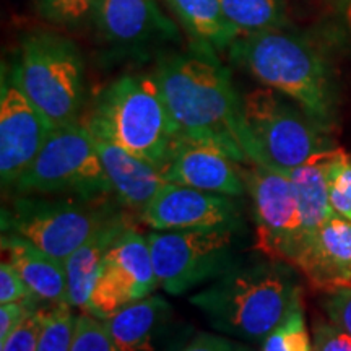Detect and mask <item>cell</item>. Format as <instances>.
I'll list each match as a JSON object with an SVG mask.
<instances>
[{"label": "cell", "instance_id": "obj_1", "mask_svg": "<svg viewBox=\"0 0 351 351\" xmlns=\"http://www.w3.org/2000/svg\"><path fill=\"white\" fill-rule=\"evenodd\" d=\"M155 78L179 137L213 145L236 163L257 165L243 96L213 47L195 43L189 52L160 57Z\"/></svg>", "mask_w": 351, "mask_h": 351}, {"label": "cell", "instance_id": "obj_2", "mask_svg": "<svg viewBox=\"0 0 351 351\" xmlns=\"http://www.w3.org/2000/svg\"><path fill=\"white\" fill-rule=\"evenodd\" d=\"M230 56L258 83L295 101L330 132L339 96L332 67L317 43L285 26L241 34L230 46Z\"/></svg>", "mask_w": 351, "mask_h": 351}, {"label": "cell", "instance_id": "obj_3", "mask_svg": "<svg viewBox=\"0 0 351 351\" xmlns=\"http://www.w3.org/2000/svg\"><path fill=\"white\" fill-rule=\"evenodd\" d=\"M212 327L249 341H263L298 304L301 289L285 262L236 265L191 296Z\"/></svg>", "mask_w": 351, "mask_h": 351}, {"label": "cell", "instance_id": "obj_4", "mask_svg": "<svg viewBox=\"0 0 351 351\" xmlns=\"http://www.w3.org/2000/svg\"><path fill=\"white\" fill-rule=\"evenodd\" d=\"M95 137L108 140L163 169L179 134L155 75L129 73L98 95L86 122Z\"/></svg>", "mask_w": 351, "mask_h": 351}, {"label": "cell", "instance_id": "obj_5", "mask_svg": "<svg viewBox=\"0 0 351 351\" xmlns=\"http://www.w3.org/2000/svg\"><path fill=\"white\" fill-rule=\"evenodd\" d=\"M12 78L54 127L78 122L85 95V65L72 39L34 33L23 39Z\"/></svg>", "mask_w": 351, "mask_h": 351}, {"label": "cell", "instance_id": "obj_6", "mask_svg": "<svg viewBox=\"0 0 351 351\" xmlns=\"http://www.w3.org/2000/svg\"><path fill=\"white\" fill-rule=\"evenodd\" d=\"M19 195H65L104 200L112 186L95 137L80 122L56 127L36 160L12 187Z\"/></svg>", "mask_w": 351, "mask_h": 351}, {"label": "cell", "instance_id": "obj_7", "mask_svg": "<svg viewBox=\"0 0 351 351\" xmlns=\"http://www.w3.org/2000/svg\"><path fill=\"white\" fill-rule=\"evenodd\" d=\"M243 101L245 121L257 147V165L288 176L333 148L328 130L274 88H258L243 96Z\"/></svg>", "mask_w": 351, "mask_h": 351}, {"label": "cell", "instance_id": "obj_8", "mask_svg": "<svg viewBox=\"0 0 351 351\" xmlns=\"http://www.w3.org/2000/svg\"><path fill=\"white\" fill-rule=\"evenodd\" d=\"M122 217L104 200L20 195L2 212V230L65 262L96 231Z\"/></svg>", "mask_w": 351, "mask_h": 351}, {"label": "cell", "instance_id": "obj_9", "mask_svg": "<svg viewBox=\"0 0 351 351\" xmlns=\"http://www.w3.org/2000/svg\"><path fill=\"white\" fill-rule=\"evenodd\" d=\"M241 231L208 228L150 232L147 238L158 282L174 296L215 282L241 263Z\"/></svg>", "mask_w": 351, "mask_h": 351}, {"label": "cell", "instance_id": "obj_10", "mask_svg": "<svg viewBox=\"0 0 351 351\" xmlns=\"http://www.w3.org/2000/svg\"><path fill=\"white\" fill-rule=\"evenodd\" d=\"M241 174L254 204V249L270 261L295 265L306 234L291 179L261 165L241 168Z\"/></svg>", "mask_w": 351, "mask_h": 351}, {"label": "cell", "instance_id": "obj_11", "mask_svg": "<svg viewBox=\"0 0 351 351\" xmlns=\"http://www.w3.org/2000/svg\"><path fill=\"white\" fill-rule=\"evenodd\" d=\"M158 285L148 238L130 226L104 257L86 313L104 320L130 302L152 296Z\"/></svg>", "mask_w": 351, "mask_h": 351}, {"label": "cell", "instance_id": "obj_12", "mask_svg": "<svg viewBox=\"0 0 351 351\" xmlns=\"http://www.w3.org/2000/svg\"><path fill=\"white\" fill-rule=\"evenodd\" d=\"M142 221L156 231L236 228L244 230L239 205L230 195L166 182L145 207Z\"/></svg>", "mask_w": 351, "mask_h": 351}, {"label": "cell", "instance_id": "obj_13", "mask_svg": "<svg viewBox=\"0 0 351 351\" xmlns=\"http://www.w3.org/2000/svg\"><path fill=\"white\" fill-rule=\"evenodd\" d=\"M54 129L12 75L8 80L3 78L0 96V178L3 187L15 186Z\"/></svg>", "mask_w": 351, "mask_h": 351}, {"label": "cell", "instance_id": "obj_14", "mask_svg": "<svg viewBox=\"0 0 351 351\" xmlns=\"http://www.w3.org/2000/svg\"><path fill=\"white\" fill-rule=\"evenodd\" d=\"M95 20L101 41L121 54H145L179 38L156 0H98Z\"/></svg>", "mask_w": 351, "mask_h": 351}, {"label": "cell", "instance_id": "obj_15", "mask_svg": "<svg viewBox=\"0 0 351 351\" xmlns=\"http://www.w3.org/2000/svg\"><path fill=\"white\" fill-rule=\"evenodd\" d=\"M295 267L317 291L351 288V221L333 212L304 239Z\"/></svg>", "mask_w": 351, "mask_h": 351}, {"label": "cell", "instance_id": "obj_16", "mask_svg": "<svg viewBox=\"0 0 351 351\" xmlns=\"http://www.w3.org/2000/svg\"><path fill=\"white\" fill-rule=\"evenodd\" d=\"M238 165L213 145L179 137L161 174L166 182L241 197L247 192V187Z\"/></svg>", "mask_w": 351, "mask_h": 351}, {"label": "cell", "instance_id": "obj_17", "mask_svg": "<svg viewBox=\"0 0 351 351\" xmlns=\"http://www.w3.org/2000/svg\"><path fill=\"white\" fill-rule=\"evenodd\" d=\"M95 143L114 194L125 207L142 213L166 184L161 171L119 145L98 137H95Z\"/></svg>", "mask_w": 351, "mask_h": 351}, {"label": "cell", "instance_id": "obj_18", "mask_svg": "<svg viewBox=\"0 0 351 351\" xmlns=\"http://www.w3.org/2000/svg\"><path fill=\"white\" fill-rule=\"evenodd\" d=\"M2 251L38 300L49 301L51 304L69 302L67 270L62 261L44 252L28 239L8 232L2 236Z\"/></svg>", "mask_w": 351, "mask_h": 351}, {"label": "cell", "instance_id": "obj_19", "mask_svg": "<svg viewBox=\"0 0 351 351\" xmlns=\"http://www.w3.org/2000/svg\"><path fill=\"white\" fill-rule=\"evenodd\" d=\"M171 311L163 296L152 295L124 306L104 319V324L121 351H155L156 339L169 320Z\"/></svg>", "mask_w": 351, "mask_h": 351}, {"label": "cell", "instance_id": "obj_20", "mask_svg": "<svg viewBox=\"0 0 351 351\" xmlns=\"http://www.w3.org/2000/svg\"><path fill=\"white\" fill-rule=\"evenodd\" d=\"M127 228H130V225L125 215H122L96 231L72 256L65 258L70 306L83 311L88 309L91 291L98 280L104 257Z\"/></svg>", "mask_w": 351, "mask_h": 351}, {"label": "cell", "instance_id": "obj_21", "mask_svg": "<svg viewBox=\"0 0 351 351\" xmlns=\"http://www.w3.org/2000/svg\"><path fill=\"white\" fill-rule=\"evenodd\" d=\"M337 152L339 148H330L288 174L296 192L306 238L333 213L328 202V169Z\"/></svg>", "mask_w": 351, "mask_h": 351}, {"label": "cell", "instance_id": "obj_22", "mask_svg": "<svg viewBox=\"0 0 351 351\" xmlns=\"http://www.w3.org/2000/svg\"><path fill=\"white\" fill-rule=\"evenodd\" d=\"M195 43L213 49L230 47L239 33L223 13L221 0H168Z\"/></svg>", "mask_w": 351, "mask_h": 351}, {"label": "cell", "instance_id": "obj_23", "mask_svg": "<svg viewBox=\"0 0 351 351\" xmlns=\"http://www.w3.org/2000/svg\"><path fill=\"white\" fill-rule=\"evenodd\" d=\"M221 7L239 36L288 25L283 0H221Z\"/></svg>", "mask_w": 351, "mask_h": 351}, {"label": "cell", "instance_id": "obj_24", "mask_svg": "<svg viewBox=\"0 0 351 351\" xmlns=\"http://www.w3.org/2000/svg\"><path fill=\"white\" fill-rule=\"evenodd\" d=\"M77 317L69 302L43 309V327L38 351H70L75 335Z\"/></svg>", "mask_w": 351, "mask_h": 351}, {"label": "cell", "instance_id": "obj_25", "mask_svg": "<svg viewBox=\"0 0 351 351\" xmlns=\"http://www.w3.org/2000/svg\"><path fill=\"white\" fill-rule=\"evenodd\" d=\"M262 351H313L301 304L263 340Z\"/></svg>", "mask_w": 351, "mask_h": 351}, {"label": "cell", "instance_id": "obj_26", "mask_svg": "<svg viewBox=\"0 0 351 351\" xmlns=\"http://www.w3.org/2000/svg\"><path fill=\"white\" fill-rule=\"evenodd\" d=\"M328 202L333 212L351 221V161L340 148L328 169Z\"/></svg>", "mask_w": 351, "mask_h": 351}, {"label": "cell", "instance_id": "obj_27", "mask_svg": "<svg viewBox=\"0 0 351 351\" xmlns=\"http://www.w3.org/2000/svg\"><path fill=\"white\" fill-rule=\"evenodd\" d=\"M70 351H121L114 343L103 319L86 313L77 317L75 335Z\"/></svg>", "mask_w": 351, "mask_h": 351}, {"label": "cell", "instance_id": "obj_28", "mask_svg": "<svg viewBox=\"0 0 351 351\" xmlns=\"http://www.w3.org/2000/svg\"><path fill=\"white\" fill-rule=\"evenodd\" d=\"M96 3L98 0H39V12L52 23L73 25L95 13Z\"/></svg>", "mask_w": 351, "mask_h": 351}, {"label": "cell", "instance_id": "obj_29", "mask_svg": "<svg viewBox=\"0 0 351 351\" xmlns=\"http://www.w3.org/2000/svg\"><path fill=\"white\" fill-rule=\"evenodd\" d=\"M43 327V309L33 311L0 345V351H38L39 333Z\"/></svg>", "mask_w": 351, "mask_h": 351}, {"label": "cell", "instance_id": "obj_30", "mask_svg": "<svg viewBox=\"0 0 351 351\" xmlns=\"http://www.w3.org/2000/svg\"><path fill=\"white\" fill-rule=\"evenodd\" d=\"M32 300H38V298L29 291V288L26 287L19 271L13 269L12 263L3 261L0 265V304Z\"/></svg>", "mask_w": 351, "mask_h": 351}, {"label": "cell", "instance_id": "obj_31", "mask_svg": "<svg viewBox=\"0 0 351 351\" xmlns=\"http://www.w3.org/2000/svg\"><path fill=\"white\" fill-rule=\"evenodd\" d=\"M313 351H351V335L333 322L315 324Z\"/></svg>", "mask_w": 351, "mask_h": 351}, {"label": "cell", "instance_id": "obj_32", "mask_svg": "<svg viewBox=\"0 0 351 351\" xmlns=\"http://www.w3.org/2000/svg\"><path fill=\"white\" fill-rule=\"evenodd\" d=\"M36 301L39 300L8 302V304L0 306V345L16 330V327H19L33 311L38 309Z\"/></svg>", "mask_w": 351, "mask_h": 351}, {"label": "cell", "instance_id": "obj_33", "mask_svg": "<svg viewBox=\"0 0 351 351\" xmlns=\"http://www.w3.org/2000/svg\"><path fill=\"white\" fill-rule=\"evenodd\" d=\"M324 307L332 322L351 335V288L333 293L327 298Z\"/></svg>", "mask_w": 351, "mask_h": 351}, {"label": "cell", "instance_id": "obj_34", "mask_svg": "<svg viewBox=\"0 0 351 351\" xmlns=\"http://www.w3.org/2000/svg\"><path fill=\"white\" fill-rule=\"evenodd\" d=\"M182 351H249L245 346L234 343L225 337L200 333Z\"/></svg>", "mask_w": 351, "mask_h": 351}, {"label": "cell", "instance_id": "obj_35", "mask_svg": "<svg viewBox=\"0 0 351 351\" xmlns=\"http://www.w3.org/2000/svg\"><path fill=\"white\" fill-rule=\"evenodd\" d=\"M345 13H346V20H348V23L351 25V0L348 2V5H346Z\"/></svg>", "mask_w": 351, "mask_h": 351}]
</instances>
